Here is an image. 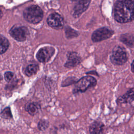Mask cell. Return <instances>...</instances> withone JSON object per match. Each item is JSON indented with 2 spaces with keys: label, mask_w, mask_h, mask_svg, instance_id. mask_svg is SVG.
Wrapping results in <instances>:
<instances>
[{
  "label": "cell",
  "mask_w": 134,
  "mask_h": 134,
  "mask_svg": "<svg viewBox=\"0 0 134 134\" xmlns=\"http://www.w3.org/2000/svg\"><path fill=\"white\" fill-rule=\"evenodd\" d=\"M24 18L28 22L36 24L40 22L43 17V13L41 8L36 5L27 7L23 12Z\"/></svg>",
  "instance_id": "7a4b0ae2"
},
{
  "label": "cell",
  "mask_w": 134,
  "mask_h": 134,
  "mask_svg": "<svg viewBox=\"0 0 134 134\" xmlns=\"http://www.w3.org/2000/svg\"><path fill=\"white\" fill-rule=\"evenodd\" d=\"M105 126L100 121H95L89 127L90 134H103Z\"/></svg>",
  "instance_id": "8fae6325"
},
{
  "label": "cell",
  "mask_w": 134,
  "mask_h": 134,
  "mask_svg": "<svg viewBox=\"0 0 134 134\" xmlns=\"http://www.w3.org/2000/svg\"><path fill=\"white\" fill-rule=\"evenodd\" d=\"M114 34V31L106 27L99 28L93 32L92 35V40L94 42H99L107 39Z\"/></svg>",
  "instance_id": "8992f818"
},
{
  "label": "cell",
  "mask_w": 134,
  "mask_h": 134,
  "mask_svg": "<svg viewBox=\"0 0 134 134\" xmlns=\"http://www.w3.org/2000/svg\"><path fill=\"white\" fill-rule=\"evenodd\" d=\"M120 40L130 47L133 46V35L131 34H124L120 36Z\"/></svg>",
  "instance_id": "4fadbf2b"
},
{
  "label": "cell",
  "mask_w": 134,
  "mask_h": 134,
  "mask_svg": "<svg viewBox=\"0 0 134 134\" xmlns=\"http://www.w3.org/2000/svg\"><path fill=\"white\" fill-rule=\"evenodd\" d=\"M131 71L132 72H133V61L131 63Z\"/></svg>",
  "instance_id": "7402d4cb"
},
{
  "label": "cell",
  "mask_w": 134,
  "mask_h": 134,
  "mask_svg": "<svg viewBox=\"0 0 134 134\" xmlns=\"http://www.w3.org/2000/svg\"><path fill=\"white\" fill-rule=\"evenodd\" d=\"M9 46L8 40L3 36L0 35V54L6 51Z\"/></svg>",
  "instance_id": "9a60e30c"
},
{
  "label": "cell",
  "mask_w": 134,
  "mask_h": 134,
  "mask_svg": "<svg viewBox=\"0 0 134 134\" xmlns=\"http://www.w3.org/2000/svg\"><path fill=\"white\" fill-rule=\"evenodd\" d=\"M25 108L26 111H27L31 116H34L36 115L39 110V107L38 105L33 103L26 104L25 105Z\"/></svg>",
  "instance_id": "5bb4252c"
},
{
  "label": "cell",
  "mask_w": 134,
  "mask_h": 134,
  "mask_svg": "<svg viewBox=\"0 0 134 134\" xmlns=\"http://www.w3.org/2000/svg\"><path fill=\"white\" fill-rule=\"evenodd\" d=\"M114 17L120 23H126L133 20L134 17L133 1H117L114 7Z\"/></svg>",
  "instance_id": "6da1fadb"
},
{
  "label": "cell",
  "mask_w": 134,
  "mask_h": 134,
  "mask_svg": "<svg viewBox=\"0 0 134 134\" xmlns=\"http://www.w3.org/2000/svg\"><path fill=\"white\" fill-rule=\"evenodd\" d=\"M39 70V66L38 65L32 64L28 65L25 70V74L26 75L28 76H32L34 74H35Z\"/></svg>",
  "instance_id": "2e32d148"
},
{
  "label": "cell",
  "mask_w": 134,
  "mask_h": 134,
  "mask_svg": "<svg viewBox=\"0 0 134 134\" xmlns=\"http://www.w3.org/2000/svg\"><path fill=\"white\" fill-rule=\"evenodd\" d=\"M1 80H2V77H1V76L0 75V82H1Z\"/></svg>",
  "instance_id": "cb8c5ba5"
},
{
  "label": "cell",
  "mask_w": 134,
  "mask_h": 134,
  "mask_svg": "<svg viewBox=\"0 0 134 134\" xmlns=\"http://www.w3.org/2000/svg\"><path fill=\"white\" fill-rule=\"evenodd\" d=\"M49 122L46 119L40 120L37 125L38 128L40 131H44L49 127Z\"/></svg>",
  "instance_id": "ac0fdd59"
},
{
  "label": "cell",
  "mask_w": 134,
  "mask_h": 134,
  "mask_svg": "<svg viewBox=\"0 0 134 134\" xmlns=\"http://www.w3.org/2000/svg\"><path fill=\"white\" fill-rule=\"evenodd\" d=\"M1 116L4 118H11L12 117V115L9 107H7L5 108L1 113Z\"/></svg>",
  "instance_id": "d6986e66"
},
{
  "label": "cell",
  "mask_w": 134,
  "mask_h": 134,
  "mask_svg": "<svg viewBox=\"0 0 134 134\" xmlns=\"http://www.w3.org/2000/svg\"><path fill=\"white\" fill-rule=\"evenodd\" d=\"M111 63L115 65H121L124 64L128 60V55L125 48L119 46L115 47L110 56Z\"/></svg>",
  "instance_id": "3957f363"
},
{
  "label": "cell",
  "mask_w": 134,
  "mask_h": 134,
  "mask_svg": "<svg viewBox=\"0 0 134 134\" xmlns=\"http://www.w3.org/2000/svg\"><path fill=\"white\" fill-rule=\"evenodd\" d=\"M81 62V58L76 52H71L68 54V60L64 66L68 68L76 66Z\"/></svg>",
  "instance_id": "30bf717a"
},
{
  "label": "cell",
  "mask_w": 134,
  "mask_h": 134,
  "mask_svg": "<svg viewBox=\"0 0 134 134\" xmlns=\"http://www.w3.org/2000/svg\"><path fill=\"white\" fill-rule=\"evenodd\" d=\"M65 34L66 37L68 39L73 38L77 37L79 35V33L77 31L75 30L69 26H66L65 27Z\"/></svg>",
  "instance_id": "e0dca14e"
},
{
  "label": "cell",
  "mask_w": 134,
  "mask_h": 134,
  "mask_svg": "<svg viewBox=\"0 0 134 134\" xmlns=\"http://www.w3.org/2000/svg\"><path fill=\"white\" fill-rule=\"evenodd\" d=\"M96 83V79L93 76H86L83 77L75 83L73 92L74 93L84 92L90 87L95 86Z\"/></svg>",
  "instance_id": "277c9868"
},
{
  "label": "cell",
  "mask_w": 134,
  "mask_h": 134,
  "mask_svg": "<svg viewBox=\"0 0 134 134\" xmlns=\"http://www.w3.org/2000/svg\"><path fill=\"white\" fill-rule=\"evenodd\" d=\"M91 1H80L74 5L72 15L74 17H79L83 12H84L88 7Z\"/></svg>",
  "instance_id": "9c48e42d"
},
{
  "label": "cell",
  "mask_w": 134,
  "mask_h": 134,
  "mask_svg": "<svg viewBox=\"0 0 134 134\" xmlns=\"http://www.w3.org/2000/svg\"><path fill=\"white\" fill-rule=\"evenodd\" d=\"M55 52L54 48L50 46H45L40 48L37 53V60L42 63L48 62Z\"/></svg>",
  "instance_id": "52a82bcc"
},
{
  "label": "cell",
  "mask_w": 134,
  "mask_h": 134,
  "mask_svg": "<svg viewBox=\"0 0 134 134\" xmlns=\"http://www.w3.org/2000/svg\"><path fill=\"white\" fill-rule=\"evenodd\" d=\"M47 21L49 26L55 29H61L64 26L63 18L61 15L57 13H53L49 15Z\"/></svg>",
  "instance_id": "ba28073f"
},
{
  "label": "cell",
  "mask_w": 134,
  "mask_h": 134,
  "mask_svg": "<svg viewBox=\"0 0 134 134\" xmlns=\"http://www.w3.org/2000/svg\"><path fill=\"white\" fill-rule=\"evenodd\" d=\"M13 76H14V74L12 72H10V71L6 72L4 74L5 80L7 82H10L13 78Z\"/></svg>",
  "instance_id": "ffe728a7"
},
{
  "label": "cell",
  "mask_w": 134,
  "mask_h": 134,
  "mask_svg": "<svg viewBox=\"0 0 134 134\" xmlns=\"http://www.w3.org/2000/svg\"><path fill=\"white\" fill-rule=\"evenodd\" d=\"M10 36L18 41H24L29 34L28 29L24 26H13L9 31Z\"/></svg>",
  "instance_id": "5b68a950"
},
{
  "label": "cell",
  "mask_w": 134,
  "mask_h": 134,
  "mask_svg": "<svg viewBox=\"0 0 134 134\" xmlns=\"http://www.w3.org/2000/svg\"><path fill=\"white\" fill-rule=\"evenodd\" d=\"M133 100V88H131L129 90L126 94L124 95L119 97L117 100V102L118 103H131Z\"/></svg>",
  "instance_id": "7c38bea8"
},
{
  "label": "cell",
  "mask_w": 134,
  "mask_h": 134,
  "mask_svg": "<svg viewBox=\"0 0 134 134\" xmlns=\"http://www.w3.org/2000/svg\"><path fill=\"white\" fill-rule=\"evenodd\" d=\"M74 82H75V80L72 79V77H69L65 80V81L62 83V86H68V85H70L71 84L74 83Z\"/></svg>",
  "instance_id": "44dd1931"
},
{
  "label": "cell",
  "mask_w": 134,
  "mask_h": 134,
  "mask_svg": "<svg viewBox=\"0 0 134 134\" xmlns=\"http://www.w3.org/2000/svg\"><path fill=\"white\" fill-rule=\"evenodd\" d=\"M2 11L0 10V18L2 17Z\"/></svg>",
  "instance_id": "603a6c76"
}]
</instances>
